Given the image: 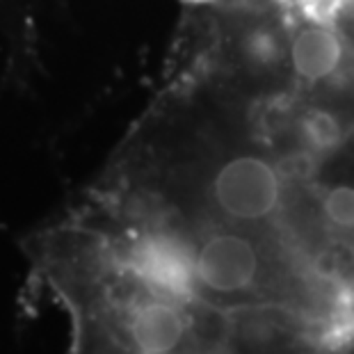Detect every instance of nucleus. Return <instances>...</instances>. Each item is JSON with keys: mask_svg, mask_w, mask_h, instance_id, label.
<instances>
[{"mask_svg": "<svg viewBox=\"0 0 354 354\" xmlns=\"http://www.w3.org/2000/svg\"><path fill=\"white\" fill-rule=\"evenodd\" d=\"M229 354H354V334H320L279 318L231 320Z\"/></svg>", "mask_w": 354, "mask_h": 354, "instance_id": "f03ea898", "label": "nucleus"}, {"mask_svg": "<svg viewBox=\"0 0 354 354\" xmlns=\"http://www.w3.org/2000/svg\"><path fill=\"white\" fill-rule=\"evenodd\" d=\"M341 142V124L325 110H311L299 119V145L325 153Z\"/></svg>", "mask_w": 354, "mask_h": 354, "instance_id": "20e7f679", "label": "nucleus"}, {"mask_svg": "<svg viewBox=\"0 0 354 354\" xmlns=\"http://www.w3.org/2000/svg\"><path fill=\"white\" fill-rule=\"evenodd\" d=\"M69 315L71 354H229L231 318L165 288L76 213L28 245Z\"/></svg>", "mask_w": 354, "mask_h": 354, "instance_id": "f257e3e1", "label": "nucleus"}, {"mask_svg": "<svg viewBox=\"0 0 354 354\" xmlns=\"http://www.w3.org/2000/svg\"><path fill=\"white\" fill-rule=\"evenodd\" d=\"M290 66L299 80L315 85L334 78L345 62V46L341 35L327 24H304L290 39Z\"/></svg>", "mask_w": 354, "mask_h": 354, "instance_id": "7ed1b4c3", "label": "nucleus"}]
</instances>
